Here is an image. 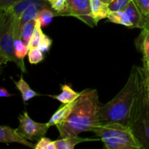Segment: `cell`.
Returning a JSON list of instances; mask_svg holds the SVG:
<instances>
[{
    "label": "cell",
    "mask_w": 149,
    "mask_h": 149,
    "mask_svg": "<svg viewBox=\"0 0 149 149\" xmlns=\"http://www.w3.org/2000/svg\"><path fill=\"white\" fill-rule=\"evenodd\" d=\"M14 95L13 94H10L7 90L4 87H1L0 88V97H11V96Z\"/></svg>",
    "instance_id": "30"
},
{
    "label": "cell",
    "mask_w": 149,
    "mask_h": 149,
    "mask_svg": "<svg viewBox=\"0 0 149 149\" xmlns=\"http://www.w3.org/2000/svg\"><path fill=\"white\" fill-rule=\"evenodd\" d=\"M107 149H141L130 127L118 122L100 124L92 131Z\"/></svg>",
    "instance_id": "3"
},
{
    "label": "cell",
    "mask_w": 149,
    "mask_h": 149,
    "mask_svg": "<svg viewBox=\"0 0 149 149\" xmlns=\"http://www.w3.org/2000/svg\"><path fill=\"white\" fill-rule=\"evenodd\" d=\"M58 15H68V0H48Z\"/></svg>",
    "instance_id": "21"
},
{
    "label": "cell",
    "mask_w": 149,
    "mask_h": 149,
    "mask_svg": "<svg viewBox=\"0 0 149 149\" xmlns=\"http://www.w3.org/2000/svg\"><path fill=\"white\" fill-rule=\"evenodd\" d=\"M31 4L37 6L39 10L43 8L52 9L48 0H20L8 10L11 13L13 20H20V16L25 10Z\"/></svg>",
    "instance_id": "9"
},
{
    "label": "cell",
    "mask_w": 149,
    "mask_h": 149,
    "mask_svg": "<svg viewBox=\"0 0 149 149\" xmlns=\"http://www.w3.org/2000/svg\"><path fill=\"white\" fill-rule=\"evenodd\" d=\"M0 142L4 143H16L33 149H35L36 146V144L34 145L29 142V140L20 135L17 132V129H13L7 125H1L0 127Z\"/></svg>",
    "instance_id": "8"
},
{
    "label": "cell",
    "mask_w": 149,
    "mask_h": 149,
    "mask_svg": "<svg viewBox=\"0 0 149 149\" xmlns=\"http://www.w3.org/2000/svg\"><path fill=\"white\" fill-rule=\"evenodd\" d=\"M130 127L141 145V149H149V92L148 81L145 71Z\"/></svg>",
    "instance_id": "4"
},
{
    "label": "cell",
    "mask_w": 149,
    "mask_h": 149,
    "mask_svg": "<svg viewBox=\"0 0 149 149\" xmlns=\"http://www.w3.org/2000/svg\"><path fill=\"white\" fill-rule=\"evenodd\" d=\"M13 81H14L17 89H18L19 91H20V93H21L22 98H23V100L25 102V103L29 101V100L32 99L33 97L39 95V93H36L34 90H33L31 88L29 84H28L24 79H23L22 76L18 81H14L13 79Z\"/></svg>",
    "instance_id": "16"
},
{
    "label": "cell",
    "mask_w": 149,
    "mask_h": 149,
    "mask_svg": "<svg viewBox=\"0 0 149 149\" xmlns=\"http://www.w3.org/2000/svg\"><path fill=\"white\" fill-rule=\"evenodd\" d=\"M90 4H91L90 17L93 18L96 25L100 20L108 18L111 12L109 7V4L103 2L101 0H90Z\"/></svg>",
    "instance_id": "11"
},
{
    "label": "cell",
    "mask_w": 149,
    "mask_h": 149,
    "mask_svg": "<svg viewBox=\"0 0 149 149\" xmlns=\"http://www.w3.org/2000/svg\"><path fill=\"white\" fill-rule=\"evenodd\" d=\"M143 68L133 65L123 88L99 111L100 124L118 122L130 125L134 107L138 100L143 79Z\"/></svg>",
    "instance_id": "1"
},
{
    "label": "cell",
    "mask_w": 149,
    "mask_h": 149,
    "mask_svg": "<svg viewBox=\"0 0 149 149\" xmlns=\"http://www.w3.org/2000/svg\"><path fill=\"white\" fill-rule=\"evenodd\" d=\"M76 101H77V100L72 103H66V104H63V106H61L56 111V112L54 114H52V116L49 119V122H47L49 127L56 126L57 125H60V124H62L63 122H65L72 112L74 106L76 104Z\"/></svg>",
    "instance_id": "12"
},
{
    "label": "cell",
    "mask_w": 149,
    "mask_h": 149,
    "mask_svg": "<svg viewBox=\"0 0 149 149\" xmlns=\"http://www.w3.org/2000/svg\"><path fill=\"white\" fill-rule=\"evenodd\" d=\"M148 92H149V82H148Z\"/></svg>",
    "instance_id": "35"
},
{
    "label": "cell",
    "mask_w": 149,
    "mask_h": 149,
    "mask_svg": "<svg viewBox=\"0 0 149 149\" xmlns=\"http://www.w3.org/2000/svg\"><path fill=\"white\" fill-rule=\"evenodd\" d=\"M18 120L20 125L17 128V132L29 141L37 142L41 138L45 137L48 129L50 127L48 123L35 122L26 111L19 115Z\"/></svg>",
    "instance_id": "6"
},
{
    "label": "cell",
    "mask_w": 149,
    "mask_h": 149,
    "mask_svg": "<svg viewBox=\"0 0 149 149\" xmlns=\"http://www.w3.org/2000/svg\"><path fill=\"white\" fill-rule=\"evenodd\" d=\"M35 149H56L55 141H51L46 137H43L36 143Z\"/></svg>",
    "instance_id": "25"
},
{
    "label": "cell",
    "mask_w": 149,
    "mask_h": 149,
    "mask_svg": "<svg viewBox=\"0 0 149 149\" xmlns=\"http://www.w3.org/2000/svg\"><path fill=\"white\" fill-rule=\"evenodd\" d=\"M39 9L38 8L37 6L35 4H31L29 7L25 10L23 14L21 15L20 17V29L23 27L24 24H26L27 22L30 21V20H33V19H36V15H37L38 11Z\"/></svg>",
    "instance_id": "20"
},
{
    "label": "cell",
    "mask_w": 149,
    "mask_h": 149,
    "mask_svg": "<svg viewBox=\"0 0 149 149\" xmlns=\"http://www.w3.org/2000/svg\"><path fill=\"white\" fill-rule=\"evenodd\" d=\"M91 4L90 0H68V15L78 17L88 24L96 26L91 17Z\"/></svg>",
    "instance_id": "7"
},
{
    "label": "cell",
    "mask_w": 149,
    "mask_h": 149,
    "mask_svg": "<svg viewBox=\"0 0 149 149\" xmlns=\"http://www.w3.org/2000/svg\"><path fill=\"white\" fill-rule=\"evenodd\" d=\"M8 62L15 63L22 72L26 73L24 61L15 55L13 17L9 10H5L0 13V65Z\"/></svg>",
    "instance_id": "5"
},
{
    "label": "cell",
    "mask_w": 149,
    "mask_h": 149,
    "mask_svg": "<svg viewBox=\"0 0 149 149\" xmlns=\"http://www.w3.org/2000/svg\"><path fill=\"white\" fill-rule=\"evenodd\" d=\"M146 28H149V15L148 17H147V26L145 29H146Z\"/></svg>",
    "instance_id": "33"
},
{
    "label": "cell",
    "mask_w": 149,
    "mask_h": 149,
    "mask_svg": "<svg viewBox=\"0 0 149 149\" xmlns=\"http://www.w3.org/2000/svg\"><path fill=\"white\" fill-rule=\"evenodd\" d=\"M100 108L97 90L86 89L81 91L68 119L56 125L59 138L77 136L83 132H92L100 124L98 115Z\"/></svg>",
    "instance_id": "2"
},
{
    "label": "cell",
    "mask_w": 149,
    "mask_h": 149,
    "mask_svg": "<svg viewBox=\"0 0 149 149\" xmlns=\"http://www.w3.org/2000/svg\"><path fill=\"white\" fill-rule=\"evenodd\" d=\"M143 68L147 74H149V60L143 61Z\"/></svg>",
    "instance_id": "31"
},
{
    "label": "cell",
    "mask_w": 149,
    "mask_h": 149,
    "mask_svg": "<svg viewBox=\"0 0 149 149\" xmlns=\"http://www.w3.org/2000/svg\"><path fill=\"white\" fill-rule=\"evenodd\" d=\"M28 58L31 64H38L44 60L43 52L38 47L29 48L28 52Z\"/></svg>",
    "instance_id": "23"
},
{
    "label": "cell",
    "mask_w": 149,
    "mask_h": 149,
    "mask_svg": "<svg viewBox=\"0 0 149 149\" xmlns=\"http://www.w3.org/2000/svg\"><path fill=\"white\" fill-rule=\"evenodd\" d=\"M42 34H43V32H42V26H41L40 23L36 20L34 31H33V33L32 34L31 38L29 45H28L29 48L38 47V45H39V42H40Z\"/></svg>",
    "instance_id": "22"
},
{
    "label": "cell",
    "mask_w": 149,
    "mask_h": 149,
    "mask_svg": "<svg viewBox=\"0 0 149 149\" xmlns=\"http://www.w3.org/2000/svg\"><path fill=\"white\" fill-rule=\"evenodd\" d=\"M20 0H0V12L8 10Z\"/></svg>",
    "instance_id": "29"
},
{
    "label": "cell",
    "mask_w": 149,
    "mask_h": 149,
    "mask_svg": "<svg viewBox=\"0 0 149 149\" xmlns=\"http://www.w3.org/2000/svg\"><path fill=\"white\" fill-rule=\"evenodd\" d=\"M132 23V28L143 29L147 26V18L142 14L135 0H132L125 9Z\"/></svg>",
    "instance_id": "10"
},
{
    "label": "cell",
    "mask_w": 149,
    "mask_h": 149,
    "mask_svg": "<svg viewBox=\"0 0 149 149\" xmlns=\"http://www.w3.org/2000/svg\"><path fill=\"white\" fill-rule=\"evenodd\" d=\"M52 44V40L47 36L43 33L42 38H41L40 42L38 45V48L40 49L42 52H47L49 51L51 45Z\"/></svg>",
    "instance_id": "27"
},
{
    "label": "cell",
    "mask_w": 149,
    "mask_h": 149,
    "mask_svg": "<svg viewBox=\"0 0 149 149\" xmlns=\"http://www.w3.org/2000/svg\"><path fill=\"white\" fill-rule=\"evenodd\" d=\"M142 14L147 18L149 15V0H135Z\"/></svg>",
    "instance_id": "28"
},
{
    "label": "cell",
    "mask_w": 149,
    "mask_h": 149,
    "mask_svg": "<svg viewBox=\"0 0 149 149\" xmlns=\"http://www.w3.org/2000/svg\"><path fill=\"white\" fill-rule=\"evenodd\" d=\"M144 71H145V70H144ZM145 73H146V77H147V80H148V81L149 82V74H147L146 71H145Z\"/></svg>",
    "instance_id": "34"
},
{
    "label": "cell",
    "mask_w": 149,
    "mask_h": 149,
    "mask_svg": "<svg viewBox=\"0 0 149 149\" xmlns=\"http://www.w3.org/2000/svg\"><path fill=\"white\" fill-rule=\"evenodd\" d=\"M61 93L57 95H52L51 97L52 98H55L62 103L63 104H66V103H72L75 101L81 95V93H77L74 91L71 87L68 84H63L61 86Z\"/></svg>",
    "instance_id": "14"
},
{
    "label": "cell",
    "mask_w": 149,
    "mask_h": 149,
    "mask_svg": "<svg viewBox=\"0 0 149 149\" xmlns=\"http://www.w3.org/2000/svg\"><path fill=\"white\" fill-rule=\"evenodd\" d=\"M36 19H33L30 21L27 22L26 24L23 26L21 28V32H20V37L22 41L26 44V45H29V42L31 40L32 34L34 31L35 26H36Z\"/></svg>",
    "instance_id": "19"
},
{
    "label": "cell",
    "mask_w": 149,
    "mask_h": 149,
    "mask_svg": "<svg viewBox=\"0 0 149 149\" xmlns=\"http://www.w3.org/2000/svg\"><path fill=\"white\" fill-rule=\"evenodd\" d=\"M99 139H90V138H80L78 135L72 137H66V138H60L55 141L56 149H74L75 146L81 143L87 142V141H97Z\"/></svg>",
    "instance_id": "13"
},
{
    "label": "cell",
    "mask_w": 149,
    "mask_h": 149,
    "mask_svg": "<svg viewBox=\"0 0 149 149\" xmlns=\"http://www.w3.org/2000/svg\"><path fill=\"white\" fill-rule=\"evenodd\" d=\"M110 22L116 24H120L128 28H132V23L129 15L125 10L121 11H111L108 17Z\"/></svg>",
    "instance_id": "17"
},
{
    "label": "cell",
    "mask_w": 149,
    "mask_h": 149,
    "mask_svg": "<svg viewBox=\"0 0 149 149\" xmlns=\"http://www.w3.org/2000/svg\"><path fill=\"white\" fill-rule=\"evenodd\" d=\"M142 32L137 39L135 44L143 54V61L149 60V28L142 29Z\"/></svg>",
    "instance_id": "15"
},
{
    "label": "cell",
    "mask_w": 149,
    "mask_h": 149,
    "mask_svg": "<svg viewBox=\"0 0 149 149\" xmlns=\"http://www.w3.org/2000/svg\"><path fill=\"white\" fill-rule=\"evenodd\" d=\"M55 16L58 15L52 9L43 8L38 11L36 19L40 23L42 27H45L52 22Z\"/></svg>",
    "instance_id": "18"
},
{
    "label": "cell",
    "mask_w": 149,
    "mask_h": 149,
    "mask_svg": "<svg viewBox=\"0 0 149 149\" xmlns=\"http://www.w3.org/2000/svg\"><path fill=\"white\" fill-rule=\"evenodd\" d=\"M15 55L18 59L24 61V58L28 55L29 52V46L26 45L22 39L15 40Z\"/></svg>",
    "instance_id": "24"
},
{
    "label": "cell",
    "mask_w": 149,
    "mask_h": 149,
    "mask_svg": "<svg viewBox=\"0 0 149 149\" xmlns=\"http://www.w3.org/2000/svg\"><path fill=\"white\" fill-rule=\"evenodd\" d=\"M131 1L132 0H113L109 4V7L111 11H121L125 10Z\"/></svg>",
    "instance_id": "26"
},
{
    "label": "cell",
    "mask_w": 149,
    "mask_h": 149,
    "mask_svg": "<svg viewBox=\"0 0 149 149\" xmlns=\"http://www.w3.org/2000/svg\"><path fill=\"white\" fill-rule=\"evenodd\" d=\"M101 1H103V2L106 3V4H110V3L112 1H113V0H101Z\"/></svg>",
    "instance_id": "32"
}]
</instances>
